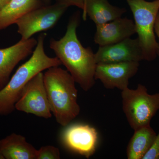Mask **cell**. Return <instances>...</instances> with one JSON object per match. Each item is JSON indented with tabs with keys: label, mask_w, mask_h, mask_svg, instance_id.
<instances>
[{
	"label": "cell",
	"mask_w": 159,
	"mask_h": 159,
	"mask_svg": "<svg viewBox=\"0 0 159 159\" xmlns=\"http://www.w3.org/2000/svg\"><path fill=\"white\" fill-rule=\"evenodd\" d=\"M96 27L94 42L100 47L119 43L136 33L134 22L126 17L119 18Z\"/></svg>",
	"instance_id": "cell-12"
},
{
	"label": "cell",
	"mask_w": 159,
	"mask_h": 159,
	"mask_svg": "<svg viewBox=\"0 0 159 159\" xmlns=\"http://www.w3.org/2000/svg\"><path fill=\"white\" fill-rule=\"evenodd\" d=\"M134 131L126 149L128 159H142L149 150L157 136L150 125Z\"/></svg>",
	"instance_id": "cell-15"
},
{
	"label": "cell",
	"mask_w": 159,
	"mask_h": 159,
	"mask_svg": "<svg viewBox=\"0 0 159 159\" xmlns=\"http://www.w3.org/2000/svg\"><path fill=\"white\" fill-rule=\"evenodd\" d=\"M97 64L123 62H140L144 60L138 38H130L109 45L99 46L95 54Z\"/></svg>",
	"instance_id": "cell-10"
},
{
	"label": "cell",
	"mask_w": 159,
	"mask_h": 159,
	"mask_svg": "<svg viewBox=\"0 0 159 159\" xmlns=\"http://www.w3.org/2000/svg\"><path fill=\"white\" fill-rule=\"evenodd\" d=\"M56 2L70 7L75 6L83 10L86 0H55Z\"/></svg>",
	"instance_id": "cell-19"
},
{
	"label": "cell",
	"mask_w": 159,
	"mask_h": 159,
	"mask_svg": "<svg viewBox=\"0 0 159 159\" xmlns=\"http://www.w3.org/2000/svg\"><path fill=\"white\" fill-rule=\"evenodd\" d=\"M142 159H159V132L151 147Z\"/></svg>",
	"instance_id": "cell-18"
},
{
	"label": "cell",
	"mask_w": 159,
	"mask_h": 159,
	"mask_svg": "<svg viewBox=\"0 0 159 159\" xmlns=\"http://www.w3.org/2000/svg\"><path fill=\"white\" fill-rule=\"evenodd\" d=\"M37 40L34 38L21 39L13 45L0 49V90L6 86L18 64L33 52Z\"/></svg>",
	"instance_id": "cell-11"
},
{
	"label": "cell",
	"mask_w": 159,
	"mask_h": 159,
	"mask_svg": "<svg viewBox=\"0 0 159 159\" xmlns=\"http://www.w3.org/2000/svg\"><path fill=\"white\" fill-rule=\"evenodd\" d=\"M60 152L57 147L46 145L37 150V159H59Z\"/></svg>",
	"instance_id": "cell-17"
},
{
	"label": "cell",
	"mask_w": 159,
	"mask_h": 159,
	"mask_svg": "<svg viewBox=\"0 0 159 159\" xmlns=\"http://www.w3.org/2000/svg\"><path fill=\"white\" fill-rule=\"evenodd\" d=\"M79 15L72 16L61 39H51L50 48L66 67L75 82L84 91H88L95 84V74L97 63L95 54L90 47L85 48L78 39L77 29Z\"/></svg>",
	"instance_id": "cell-1"
},
{
	"label": "cell",
	"mask_w": 159,
	"mask_h": 159,
	"mask_svg": "<svg viewBox=\"0 0 159 159\" xmlns=\"http://www.w3.org/2000/svg\"><path fill=\"white\" fill-rule=\"evenodd\" d=\"M126 11L124 8L111 5L108 0H86L83 18L86 20L88 16L97 26L121 17Z\"/></svg>",
	"instance_id": "cell-13"
},
{
	"label": "cell",
	"mask_w": 159,
	"mask_h": 159,
	"mask_svg": "<svg viewBox=\"0 0 159 159\" xmlns=\"http://www.w3.org/2000/svg\"><path fill=\"white\" fill-rule=\"evenodd\" d=\"M39 6V0H10L0 11V31L16 24L20 18Z\"/></svg>",
	"instance_id": "cell-16"
},
{
	"label": "cell",
	"mask_w": 159,
	"mask_h": 159,
	"mask_svg": "<svg viewBox=\"0 0 159 159\" xmlns=\"http://www.w3.org/2000/svg\"><path fill=\"white\" fill-rule=\"evenodd\" d=\"M139 62L135 61L97 64L95 78L99 80L106 89L122 91L128 88L129 80L139 70Z\"/></svg>",
	"instance_id": "cell-9"
},
{
	"label": "cell",
	"mask_w": 159,
	"mask_h": 159,
	"mask_svg": "<svg viewBox=\"0 0 159 159\" xmlns=\"http://www.w3.org/2000/svg\"><path fill=\"white\" fill-rule=\"evenodd\" d=\"M15 109L46 119L52 116L43 72L34 76L25 86L20 97L16 103Z\"/></svg>",
	"instance_id": "cell-7"
},
{
	"label": "cell",
	"mask_w": 159,
	"mask_h": 159,
	"mask_svg": "<svg viewBox=\"0 0 159 159\" xmlns=\"http://www.w3.org/2000/svg\"><path fill=\"white\" fill-rule=\"evenodd\" d=\"M0 159H5L4 156H3L2 152H1V151H0Z\"/></svg>",
	"instance_id": "cell-22"
},
{
	"label": "cell",
	"mask_w": 159,
	"mask_h": 159,
	"mask_svg": "<svg viewBox=\"0 0 159 159\" xmlns=\"http://www.w3.org/2000/svg\"><path fill=\"white\" fill-rule=\"evenodd\" d=\"M155 33L156 34L159 39V43H158V49L157 51V54L159 57V12L157 15L156 20L154 26Z\"/></svg>",
	"instance_id": "cell-20"
},
{
	"label": "cell",
	"mask_w": 159,
	"mask_h": 159,
	"mask_svg": "<svg viewBox=\"0 0 159 159\" xmlns=\"http://www.w3.org/2000/svg\"><path fill=\"white\" fill-rule=\"evenodd\" d=\"M43 80L51 113L58 124L67 126L80 112L75 80L68 71L58 66L48 69Z\"/></svg>",
	"instance_id": "cell-2"
},
{
	"label": "cell",
	"mask_w": 159,
	"mask_h": 159,
	"mask_svg": "<svg viewBox=\"0 0 159 159\" xmlns=\"http://www.w3.org/2000/svg\"><path fill=\"white\" fill-rule=\"evenodd\" d=\"M133 14L136 31L142 48L144 60L156 58L158 42L156 39L155 24L159 12V0H126Z\"/></svg>",
	"instance_id": "cell-4"
},
{
	"label": "cell",
	"mask_w": 159,
	"mask_h": 159,
	"mask_svg": "<svg viewBox=\"0 0 159 159\" xmlns=\"http://www.w3.org/2000/svg\"><path fill=\"white\" fill-rule=\"evenodd\" d=\"M121 97L123 112L132 129L150 125L159 110V93L149 94L146 86L139 84L135 89L122 90Z\"/></svg>",
	"instance_id": "cell-5"
},
{
	"label": "cell",
	"mask_w": 159,
	"mask_h": 159,
	"mask_svg": "<svg viewBox=\"0 0 159 159\" xmlns=\"http://www.w3.org/2000/svg\"><path fill=\"white\" fill-rule=\"evenodd\" d=\"M10 0H0V11L9 2Z\"/></svg>",
	"instance_id": "cell-21"
},
{
	"label": "cell",
	"mask_w": 159,
	"mask_h": 159,
	"mask_svg": "<svg viewBox=\"0 0 159 159\" xmlns=\"http://www.w3.org/2000/svg\"><path fill=\"white\" fill-rule=\"evenodd\" d=\"M45 33L38 38L37 43L30 59L20 66L5 87L0 90V116L11 114L15 109L25 86L37 74L52 67L62 65L57 57H49L46 54L44 43Z\"/></svg>",
	"instance_id": "cell-3"
},
{
	"label": "cell",
	"mask_w": 159,
	"mask_h": 159,
	"mask_svg": "<svg viewBox=\"0 0 159 159\" xmlns=\"http://www.w3.org/2000/svg\"><path fill=\"white\" fill-rule=\"evenodd\" d=\"M98 140L97 129L86 124L70 125L61 135V141L66 148L87 159L96 151Z\"/></svg>",
	"instance_id": "cell-8"
},
{
	"label": "cell",
	"mask_w": 159,
	"mask_h": 159,
	"mask_svg": "<svg viewBox=\"0 0 159 159\" xmlns=\"http://www.w3.org/2000/svg\"><path fill=\"white\" fill-rule=\"evenodd\" d=\"M68 7L55 3L53 5L39 6L27 13L18 20V32L21 39L31 38L34 34L53 28Z\"/></svg>",
	"instance_id": "cell-6"
},
{
	"label": "cell",
	"mask_w": 159,
	"mask_h": 159,
	"mask_svg": "<svg viewBox=\"0 0 159 159\" xmlns=\"http://www.w3.org/2000/svg\"><path fill=\"white\" fill-rule=\"evenodd\" d=\"M5 159H37V150L21 135L12 133L0 140Z\"/></svg>",
	"instance_id": "cell-14"
}]
</instances>
